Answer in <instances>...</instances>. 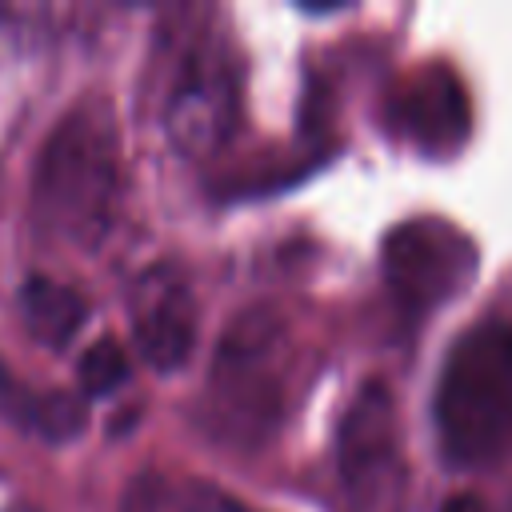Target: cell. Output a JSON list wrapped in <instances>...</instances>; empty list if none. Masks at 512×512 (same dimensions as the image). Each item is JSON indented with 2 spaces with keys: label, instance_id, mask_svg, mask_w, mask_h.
Here are the masks:
<instances>
[{
  "label": "cell",
  "instance_id": "5bb4252c",
  "mask_svg": "<svg viewBox=\"0 0 512 512\" xmlns=\"http://www.w3.org/2000/svg\"><path fill=\"white\" fill-rule=\"evenodd\" d=\"M440 512H488V504L480 496H472V492H456V496H448L440 504Z\"/></svg>",
  "mask_w": 512,
  "mask_h": 512
},
{
  "label": "cell",
  "instance_id": "30bf717a",
  "mask_svg": "<svg viewBox=\"0 0 512 512\" xmlns=\"http://www.w3.org/2000/svg\"><path fill=\"white\" fill-rule=\"evenodd\" d=\"M76 380H80V388H84L88 396H108V392H116V388L128 380V352H124L112 336L88 344V352H84L80 364H76Z\"/></svg>",
  "mask_w": 512,
  "mask_h": 512
},
{
  "label": "cell",
  "instance_id": "ba28073f",
  "mask_svg": "<svg viewBox=\"0 0 512 512\" xmlns=\"http://www.w3.org/2000/svg\"><path fill=\"white\" fill-rule=\"evenodd\" d=\"M340 472L360 496L380 492L396 472V400L380 380L356 392L340 424Z\"/></svg>",
  "mask_w": 512,
  "mask_h": 512
},
{
  "label": "cell",
  "instance_id": "3957f363",
  "mask_svg": "<svg viewBox=\"0 0 512 512\" xmlns=\"http://www.w3.org/2000/svg\"><path fill=\"white\" fill-rule=\"evenodd\" d=\"M284 324L268 308H248L220 336L208 376L212 432L236 444H260L284 404Z\"/></svg>",
  "mask_w": 512,
  "mask_h": 512
},
{
  "label": "cell",
  "instance_id": "7a4b0ae2",
  "mask_svg": "<svg viewBox=\"0 0 512 512\" xmlns=\"http://www.w3.org/2000/svg\"><path fill=\"white\" fill-rule=\"evenodd\" d=\"M436 432L456 464L492 460L512 440V324L468 328L436 384Z\"/></svg>",
  "mask_w": 512,
  "mask_h": 512
},
{
  "label": "cell",
  "instance_id": "8992f818",
  "mask_svg": "<svg viewBox=\"0 0 512 512\" xmlns=\"http://www.w3.org/2000/svg\"><path fill=\"white\" fill-rule=\"evenodd\" d=\"M128 312L136 348L152 368L172 372L188 360L196 344V300L180 268L152 264L140 272L128 296Z\"/></svg>",
  "mask_w": 512,
  "mask_h": 512
},
{
  "label": "cell",
  "instance_id": "7c38bea8",
  "mask_svg": "<svg viewBox=\"0 0 512 512\" xmlns=\"http://www.w3.org/2000/svg\"><path fill=\"white\" fill-rule=\"evenodd\" d=\"M36 404H40V396L28 392V388L0 364V416H8V420H16V424L32 428V420H36Z\"/></svg>",
  "mask_w": 512,
  "mask_h": 512
},
{
  "label": "cell",
  "instance_id": "9a60e30c",
  "mask_svg": "<svg viewBox=\"0 0 512 512\" xmlns=\"http://www.w3.org/2000/svg\"><path fill=\"white\" fill-rule=\"evenodd\" d=\"M4 512H36L32 504H12V508H4Z\"/></svg>",
  "mask_w": 512,
  "mask_h": 512
},
{
  "label": "cell",
  "instance_id": "277c9868",
  "mask_svg": "<svg viewBox=\"0 0 512 512\" xmlns=\"http://www.w3.org/2000/svg\"><path fill=\"white\" fill-rule=\"evenodd\" d=\"M476 268L480 252L472 236L444 216H416L384 236V276L392 292L416 312L460 296Z\"/></svg>",
  "mask_w": 512,
  "mask_h": 512
},
{
  "label": "cell",
  "instance_id": "9c48e42d",
  "mask_svg": "<svg viewBox=\"0 0 512 512\" xmlns=\"http://www.w3.org/2000/svg\"><path fill=\"white\" fill-rule=\"evenodd\" d=\"M20 312H24V324L28 332L40 340V344H68L84 316H88V304L76 288L60 284V280H48V276H28L24 288H20Z\"/></svg>",
  "mask_w": 512,
  "mask_h": 512
},
{
  "label": "cell",
  "instance_id": "8fae6325",
  "mask_svg": "<svg viewBox=\"0 0 512 512\" xmlns=\"http://www.w3.org/2000/svg\"><path fill=\"white\" fill-rule=\"evenodd\" d=\"M84 428V400L72 392H44L36 404V420L32 432H40L44 440H72Z\"/></svg>",
  "mask_w": 512,
  "mask_h": 512
},
{
  "label": "cell",
  "instance_id": "5b68a950",
  "mask_svg": "<svg viewBox=\"0 0 512 512\" xmlns=\"http://www.w3.org/2000/svg\"><path fill=\"white\" fill-rule=\"evenodd\" d=\"M236 64L220 44H200L164 104V128L184 156H212L236 124Z\"/></svg>",
  "mask_w": 512,
  "mask_h": 512
},
{
  "label": "cell",
  "instance_id": "4fadbf2b",
  "mask_svg": "<svg viewBox=\"0 0 512 512\" xmlns=\"http://www.w3.org/2000/svg\"><path fill=\"white\" fill-rule=\"evenodd\" d=\"M180 512H252V508H244L240 500H232L228 492H220V488H212V484H188L184 492H180Z\"/></svg>",
  "mask_w": 512,
  "mask_h": 512
},
{
  "label": "cell",
  "instance_id": "52a82bcc",
  "mask_svg": "<svg viewBox=\"0 0 512 512\" xmlns=\"http://www.w3.org/2000/svg\"><path fill=\"white\" fill-rule=\"evenodd\" d=\"M392 124L428 156L456 152L472 128V108L460 76L448 64L412 72L392 96Z\"/></svg>",
  "mask_w": 512,
  "mask_h": 512
},
{
  "label": "cell",
  "instance_id": "6da1fadb",
  "mask_svg": "<svg viewBox=\"0 0 512 512\" xmlns=\"http://www.w3.org/2000/svg\"><path fill=\"white\" fill-rule=\"evenodd\" d=\"M120 140L104 104H76L48 136L36 164V216L68 244H96L116 212Z\"/></svg>",
  "mask_w": 512,
  "mask_h": 512
}]
</instances>
